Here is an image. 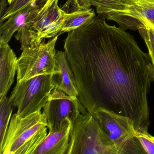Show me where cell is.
I'll return each instance as SVG.
<instances>
[{
    "label": "cell",
    "instance_id": "cell-15",
    "mask_svg": "<svg viewBox=\"0 0 154 154\" xmlns=\"http://www.w3.org/2000/svg\"><path fill=\"white\" fill-rule=\"evenodd\" d=\"M80 3L87 7H94L96 12L100 15L105 11L122 10L132 0H77Z\"/></svg>",
    "mask_w": 154,
    "mask_h": 154
},
{
    "label": "cell",
    "instance_id": "cell-5",
    "mask_svg": "<svg viewBox=\"0 0 154 154\" xmlns=\"http://www.w3.org/2000/svg\"><path fill=\"white\" fill-rule=\"evenodd\" d=\"M53 75H40L26 81L17 82L9 97L17 114L25 117L41 110L55 89Z\"/></svg>",
    "mask_w": 154,
    "mask_h": 154
},
{
    "label": "cell",
    "instance_id": "cell-4",
    "mask_svg": "<svg viewBox=\"0 0 154 154\" xmlns=\"http://www.w3.org/2000/svg\"><path fill=\"white\" fill-rule=\"evenodd\" d=\"M92 115L120 154H146L136 137L137 130L131 119L103 109Z\"/></svg>",
    "mask_w": 154,
    "mask_h": 154
},
{
    "label": "cell",
    "instance_id": "cell-8",
    "mask_svg": "<svg viewBox=\"0 0 154 154\" xmlns=\"http://www.w3.org/2000/svg\"><path fill=\"white\" fill-rule=\"evenodd\" d=\"M132 1L122 10L108 11L100 16L116 22L125 30L148 28L154 31V2Z\"/></svg>",
    "mask_w": 154,
    "mask_h": 154
},
{
    "label": "cell",
    "instance_id": "cell-14",
    "mask_svg": "<svg viewBox=\"0 0 154 154\" xmlns=\"http://www.w3.org/2000/svg\"><path fill=\"white\" fill-rule=\"evenodd\" d=\"M60 8L65 13L61 34L69 33L96 17L91 7L82 5L77 0H68Z\"/></svg>",
    "mask_w": 154,
    "mask_h": 154
},
{
    "label": "cell",
    "instance_id": "cell-13",
    "mask_svg": "<svg viewBox=\"0 0 154 154\" xmlns=\"http://www.w3.org/2000/svg\"><path fill=\"white\" fill-rule=\"evenodd\" d=\"M56 65L57 73L52 75L55 89L62 91L69 96L78 97L75 77L65 51L57 52Z\"/></svg>",
    "mask_w": 154,
    "mask_h": 154
},
{
    "label": "cell",
    "instance_id": "cell-7",
    "mask_svg": "<svg viewBox=\"0 0 154 154\" xmlns=\"http://www.w3.org/2000/svg\"><path fill=\"white\" fill-rule=\"evenodd\" d=\"M59 0H47L33 20L28 31L30 46L39 45L45 38L61 35L65 12L58 6Z\"/></svg>",
    "mask_w": 154,
    "mask_h": 154
},
{
    "label": "cell",
    "instance_id": "cell-9",
    "mask_svg": "<svg viewBox=\"0 0 154 154\" xmlns=\"http://www.w3.org/2000/svg\"><path fill=\"white\" fill-rule=\"evenodd\" d=\"M88 112L78 97H72L54 89L43 108L49 131L58 129L66 119L72 122L79 114Z\"/></svg>",
    "mask_w": 154,
    "mask_h": 154
},
{
    "label": "cell",
    "instance_id": "cell-20",
    "mask_svg": "<svg viewBox=\"0 0 154 154\" xmlns=\"http://www.w3.org/2000/svg\"><path fill=\"white\" fill-rule=\"evenodd\" d=\"M7 0H1V2H0V8H1L0 16H1V18L2 17L6 10L8 8H7Z\"/></svg>",
    "mask_w": 154,
    "mask_h": 154
},
{
    "label": "cell",
    "instance_id": "cell-23",
    "mask_svg": "<svg viewBox=\"0 0 154 154\" xmlns=\"http://www.w3.org/2000/svg\"><path fill=\"white\" fill-rule=\"evenodd\" d=\"M144 1H146L152 2H154V0H144Z\"/></svg>",
    "mask_w": 154,
    "mask_h": 154
},
{
    "label": "cell",
    "instance_id": "cell-10",
    "mask_svg": "<svg viewBox=\"0 0 154 154\" xmlns=\"http://www.w3.org/2000/svg\"><path fill=\"white\" fill-rule=\"evenodd\" d=\"M72 124L66 119L58 129L49 131L34 154H67Z\"/></svg>",
    "mask_w": 154,
    "mask_h": 154
},
{
    "label": "cell",
    "instance_id": "cell-6",
    "mask_svg": "<svg viewBox=\"0 0 154 154\" xmlns=\"http://www.w3.org/2000/svg\"><path fill=\"white\" fill-rule=\"evenodd\" d=\"M59 35L47 43L26 48L18 58L17 82L27 81L40 75L57 73L56 65L55 46Z\"/></svg>",
    "mask_w": 154,
    "mask_h": 154
},
{
    "label": "cell",
    "instance_id": "cell-17",
    "mask_svg": "<svg viewBox=\"0 0 154 154\" xmlns=\"http://www.w3.org/2000/svg\"><path fill=\"white\" fill-rule=\"evenodd\" d=\"M35 1V0H15L7 8L2 17L1 18L0 22L3 23L11 16L22 10Z\"/></svg>",
    "mask_w": 154,
    "mask_h": 154
},
{
    "label": "cell",
    "instance_id": "cell-22",
    "mask_svg": "<svg viewBox=\"0 0 154 154\" xmlns=\"http://www.w3.org/2000/svg\"><path fill=\"white\" fill-rule=\"evenodd\" d=\"M14 1H15V0H8V3H9V4L11 5V3L14 2Z\"/></svg>",
    "mask_w": 154,
    "mask_h": 154
},
{
    "label": "cell",
    "instance_id": "cell-19",
    "mask_svg": "<svg viewBox=\"0 0 154 154\" xmlns=\"http://www.w3.org/2000/svg\"><path fill=\"white\" fill-rule=\"evenodd\" d=\"M138 31L146 45L154 66V31L148 28L140 29Z\"/></svg>",
    "mask_w": 154,
    "mask_h": 154
},
{
    "label": "cell",
    "instance_id": "cell-21",
    "mask_svg": "<svg viewBox=\"0 0 154 154\" xmlns=\"http://www.w3.org/2000/svg\"><path fill=\"white\" fill-rule=\"evenodd\" d=\"M150 71H151V74H152V76H153V80L154 81V66L152 64L150 67Z\"/></svg>",
    "mask_w": 154,
    "mask_h": 154
},
{
    "label": "cell",
    "instance_id": "cell-18",
    "mask_svg": "<svg viewBox=\"0 0 154 154\" xmlns=\"http://www.w3.org/2000/svg\"><path fill=\"white\" fill-rule=\"evenodd\" d=\"M136 137L146 154H154V137L148 131H137Z\"/></svg>",
    "mask_w": 154,
    "mask_h": 154
},
{
    "label": "cell",
    "instance_id": "cell-16",
    "mask_svg": "<svg viewBox=\"0 0 154 154\" xmlns=\"http://www.w3.org/2000/svg\"><path fill=\"white\" fill-rule=\"evenodd\" d=\"M13 106L9 97L0 100V147L2 146L11 119Z\"/></svg>",
    "mask_w": 154,
    "mask_h": 154
},
{
    "label": "cell",
    "instance_id": "cell-11",
    "mask_svg": "<svg viewBox=\"0 0 154 154\" xmlns=\"http://www.w3.org/2000/svg\"><path fill=\"white\" fill-rule=\"evenodd\" d=\"M47 0H35L27 7L1 23L0 42L8 43L15 32L25 23L33 19Z\"/></svg>",
    "mask_w": 154,
    "mask_h": 154
},
{
    "label": "cell",
    "instance_id": "cell-1",
    "mask_svg": "<svg viewBox=\"0 0 154 154\" xmlns=\"http://www.w3.org/2000/svg\"><path fill=\"white\" fill-rule=\"evenodd\" d=\"M64 49L87 112L105 109L148 131L152 63L132 35L99 15L68 33Z\"/></svg>",
    "mask_w": 154,
    "mask_h": 154
},
{
    "label": "cell",
    "instance_id": "cell-2",
    "mask_svg": "<svg viewBox=\"0 0 154 154\" xmlns=\"http://www.w3.org/2000/svg\"><path fill=\"white\" fill-rule=\"evenodd\" d=\"M47 121L41 110L25 117H11L0 154H34L47 136Z\"/></svg>",
    "mask_w": 154,
    "mask_h": 154
},
{
    "label": "cell",
    "instance_id": "cell-12",
    "mask_svg": "<svg viewBox=\"0 0 154 154\" xmlns=\"http://www.w3.org/2000/svg\"><path fill=\"white\" fill-rule=\"evenodd\" d=\"M17 60L8 43L0 42V100L7 96L14 83Z\"/></svg>",
    "mask_w": 154,
    "mask_h": 154
},
{
    "label": "cell",
    "instance_id": "cell-3",
    "mask_svg": "<svg viewBox=\"0 0 154 154\" xmlns=\"http://www.w3.org/2000/svg\"><path fill=\"white\" fill-rule=\"evenodd\" d=\"M120 154L115 144L90 112L72 122L67 154Z\"/></svg>",
    "mask_w": 154,
    "mask_h": 154
}]
</instances>
